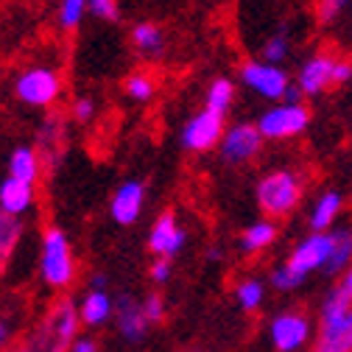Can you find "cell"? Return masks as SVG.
Listing matches in <instances>:
<instances>
[{
  "mask_svg": "<svg viewBox=\"0 0 352 352\" xmlns=\"http://www.w3.org/2000/svg\"><path fill=\"white\" fill-rule=\"evenodd\" d=\"M39 280L51 291H67L78 277V260L70 243V235L51 224L39 235Z\"/></svg>",
  "mask_w": 352,
  "mask_h": 352,
  "instance_id": "6da1fadb",
  "label": "cell"
},
{
  "mask_svg": "<svg viewBox=\"0 0 352 352\" xmlns=\"http://www.w3.org/2000/svg\"><path fill=\"white\" fill-rule=\"evenodd\" d=\"M302 196H305V179L296 168H272L254 185L257 207L269 218L291 215L302 204Z\"/></svg>",
  "mask_w": 352,
  "mask_h": 352,
  "instance_id": "7a4b0ae2",
  "label": "cell"
},
{
  "mask_svg": "<svg viewBox=\"0 0 352 352\" xmlns=\"http://www.w3.org/2000/svg\"><path fill=\"white\" fill-rule=\"evenodd\" d=\"M314 352H352V299L330 288L319 307Z\"/></svg>",
  "mask_w": 352,
  "mask_h": 352,
  "instance_id": "3957f363",
  "label": "cell"
},
{
  "mask_svg": "<svg viewBox=\"0 0 352 352\" xmlns=\"http://www.w3.org/2000/svg\"><path fill=\"white\" fill-rule=\"evenodd\" d=\"M65 93V78L54 65H28L12 81V96L28 109H51Z\"/></svg>",
  "mask_w": 352,
  "mask_h": 352,
  "instance_id": "277c9868",
  "label": "cell"
},
{
  "mask_svg": "<svg viewBox=\"0 0 352 352\" xmlns=\"http://www.w3.org/2000/svg\"><path fill=\"white\" fill-rule=\"evenodd\" d=\"M81 330V319H78V305L73 299H59L51 314L31 338H28V352H67V346L73 344V338Z\"/></svg>",
  "mask_w": 352,
  "mask_h": 352,
  "instance_id": "5b68a950",
  "label": "cell"
},
{
  "mask_svg": "<svg viewBox=\"0 0 352 352\" xmlns=\"http://www.w3.org/2000/svg\"><path fill=\"white\" fill-rule=\"evenodd\" d=\"M260 129L263 140L272 143H285L294 140L299 135H305L311 129V109L305 104H288V101H277L274 107H269L254 123Z\"/></svg>",
  "mask_w": 352,
  "mask_h": 352,
  "instance_id": "8992f818",
  "label": "cell"
},
{
  "mask_svg": "<svg viewBox=\"0 0 352 352\" xmlns=\"http://www.w3.org/2000/svg\"><path fill=\"white\" fill-rule=\"evenodd\" d=\"M238 81L241 87L263 101H283L285 98V90L291 87V76L283 65H269L263 59H252V62H243L241 70H238Z\"/></svg>",
  "mask_w": 352,
  "mask_h": 352,
  "instance_id": "52a82bcc",
  "label": "cell"
},
{
  "mask_svg": "<svg viewBox=\"0 0 352 352\" xmlns=\"http://www.w3.org/2000/svg\"><path fill=\"white\" fill-rule=\"evenodd\" d=\"M224 129H227V115H218V112L204 107L182 123L179 143L190 154H207V151L218 148V143L224 138Z\"/></svg>",
  "mask_w": 352,
  "mask_h": 352,
  "instance_id": "ba28073f",
  "label": "cell"
},
{
  "mask_svg": "<svg viewBox=\"0 0 352 352\" xmlns=\"http://www.w3.org/2000/svg\"><path fill=\"white\" fill-rule=\"evenodd\" d=\"M269 341L277 352H302L314 341L316 327L305 311H280L269 322Z\"/></svg>",
  "mask_w": 352,
  "mask_h": 352,
  "instance_id": "9c48e42d",
  "label": "cell"
},
{
  "mask_svg": "<svg viewBox=\"0 0 352 352\" xmlns=\"http://www.w3.org/2000/svg\"><path fill=\"white\" fill-rule=\"evenodd\" d=\"M263 135L254 123H232L224 129V138L218 143V160L224 165H232V168H241L252 160L260 157L263 151Z\"/></svg>",
  "mask_w": 352,
  "mask_h": 352,
  "instance_id": "30bf717a",
  "label": "cell"
},
{
  "mask_svg": "<svg viewBox=\"0 0 352 352\" xmlns=\"http://www.w3.org/2000/svg\"><path fill=\"white\" fill-rule=\"evenodd\" d=\"M148 252L154 257H162V260H173L179 257L188 246V230L182 227L179 215L173 210H165L154 218V224L148 230V241H146Z\"/></svg>",
  "mask_w": 352,
  "mask_h": 352,
  "instance_id": "8fae6325",
  "label": "cell"
},
{
  "mask_svg": "<svg viewBox=\"0 0 352 352\" xmlns=\"http://www.w3.org/2000/svg\"><path fill=\"white\" fill-rule=\"evenodd\" d=\"M336 65H338V56L330 54V51H316L311 54L296 70V78L294 84L302 90L305 98H316L322 93H327L330 87H336Z\"/></svg>",
  "mask_w": 352,
  "mask_h": 352,
  "instance_id": "7c38bea8",
  "label": "cell"
},
{
  "mask_svg": "<svg viewBox=\"0 0 352 352\" xmlns=\"http://www.w3.org/2000/svg\"><path fill=\"white\" fill-rule=\"evenodd\" d=\"M327 257H330V232H311L294 243L291 254L285 257V266L307 280L316 272H324Z\"/></svg>",
  "mask_w": 352,
  "mask_h": 352,
  "instance_id": "4fadbf2b",
  "label": "cell"
},
{
  "mask_svg": "<svg viewBox=\"0 0 352 352\" xmlns=\"http://www.w3.org/2000/svg\"><path fill=\"white\" fill-rule=\"evenodd\" d=\"M148 188L143 179H126L112 190L109 199V218L118 227H131L140 221V215L146 210Z\"/></svg>",
  "mask_w": 352,
  "mask_h": 352,
  "instance_id": "5bb4252c",
  "label": "cell"
},
{
  "mask_svg": "<svg viewBox=\"0 0 352 352\" xmlns=\"http://www.w3.org/2000/svg\"><path fill=\"white\" fill-rule=\"evenodd\" d=\"M34 148L39 151V160H42L45 168H56L65 160V151H67V120L59 112H51L45 120L39 123Z\"/></svg>",
  "mask_w": 352,
  "mask_h": 352,
  "instance_id": "9a60e30c",
  "label": "cell"
},
{
  "mask_svg": "<svg viewBox=\"0 0 352 352\" xmlns=\"http://www.w3.org/2000/svg\"><path fill=\"white\" fill-rule=\"evenodd\" d=\"M112 322L118 327V336L123 341H129V344H143L148 330H151V324H148V319L143 314L140 299L126 296V294L115 299V316H112Z\"/></svg>",
  "mask_w": 352,
  "mask_h": 352,
  "instance_id": "2e32d148",
  "label": "cell"
},
{
  "mask_svg": "<svg viewBox=\"0 0 352 352\" xmlns=\"http://www.w3.org/2000/svg\"><path fill=\"white\" fill-rule=\"evenodd\" d=\"M76 305H78L81 327H90V330L104 327L115 316V296L109 291H101V288H90Z\"/></svg>",
  "mask_w": 352,
  "mask_h": 352,
  "instance_id": "e0dca14e",
  "label": "cell"
},
{
  "mask_svg": "<svg viewBox=\"0 0 352 352\" xmlns=\"http://www.w3.org/2000/svg\"><path fill=\"white\" fill-rule=\"evenodd\" d=\"M36 204V185L14 179V176H3L0 179V210L9 215H28Z\"/></svg>",
  "mask_w": 352,
  "mask_h": 352,
  "instance_id": "ac0fdd59",
  "label": "cell"
},
{
  "mask_svg": "<svg viewBox=\"0 0 352 352\" xmlns=\"http://www.w3.org/2000/svg\"><path fill=\"white\" fill-rule=\"evenodd\" d=\"M341 210H344V193L336 188L322 190L314 199L311 212H307V227H311V232H330L338 221Z\"/></svg>",
  "mask_w": 352,
  "mask_h": 352,
  "instance_id": "d6986e66",
  "label": "cell"
},
{
  "mask_svg": "<svg viewBox=\"0 0 352 352\" xmlns=\"http://www.w3.org/2000/svg\"><path fill=\"white\" fill-rule=\"evenodd\" d=\"M277 238H280V227H277L274 218H260V221H254L243 230L238 243H241L243 254H263L277 243Z\"/></svg>",
  "mask_w": 352,
  "mask_h": 352,
  "instance_id": "ffe728a7",
  "label": "cell"
},
{
  "mask_svg": "<svg viewBox=\"0 0 352 352\" xmlns=\"http://www.w3.org/2000/svg\"><path fill=\"white\" fill-rule=\"evenodd\" d=\"M42 170H45V165H42L39 151L34 146H14L12 148V154H9V176L36 185L42 179Z\"/></svg>",
  "mask_w": 352,
  "mask_h": 352,
  "instance_id": "44dd1931",
  "label": "cell"
},
{
  "mask_svg": "<svg viewBox=\"0 0 352 352\" xmlns=\"http://www.w3.org/2000/svg\"><path fill=\"white\" fill-rule=\"evenodd\" d=\"M352 263V227H333L330 230V257L324 274L338 277Z\"/></svg>",
  "mask_w": 352,
  "mask_h": 352,
  "instance_id": "7402d4cb",
  "label": "cell"
},
{
  "mask_svg": "<svg viewBox=\"0 0 352 352\" xmlns=\"http://www.w3.org/2000/svg\"><path fill=\"white\" fill-rule=\"evenodd\" d=\"M165 31L157 23H138L131 28V45L143 59H160L165 54Z\"/></svg>",
  "mask_w": 352,
  "mask_h": 352,
  "instance_id": "603a6c76",
  "label": "cell"
},
{
  "mask_svg": "<svg viewBox=\"0 0 352 352\" xmlns=\"http://www.w3.org/2000/svg\"><path fill=\"white\" fill-rule=\"evenodd\" d=\"M266 294H269V283L263 277H252V274L241 277L235 283V291H232L235 305L241 307L243 314H257L263 307V302H266Z\"/></svg>",
  "mask_w": 352,
  "mask_h": 352,
  "instance_id": "cb8c5ba5",
  "label": "cell"
},
{
  "mask_svg": "<svg viewBox=\"0 0 352 352\" xmlns=\"http://www.w3.org/2000/svg\"><path fill=\"white\" fill-rule=\"evenodd\" d=\"M235 96H238L235 81L227 78V76H218V78H212V81L207 84L204 107L212 109V112H218V115H227V112L232 109V104H235Z\"/></svg>",
  "mask_w": 352,
  "mask_h": 352,
  "instance_id": "d4e9b609",
  "label": "cell"
},
{
  "mask_svg": "<svg viewBox=\"0 0 352 352\" xmlns=\"http://www.w3.org/2000/svg\"><path fill=\"white\" fill-rule=\"evenodd\" d=\"M23 235H25V224H23V218L9 215V212L0 210V266L12 260V254L17 252V246H20Z\"/></svg>",
  "mask_w": 352,
  "mask_h": 352,
  "instance_id": "484cf974",
  "label": "cell"
},
{
  "mask_svg": "<svg viewBox=\"0 0 352 352\" xmlns=\"http://www.w3.org/2000/svg\"><path fill=\"white\" fill-rule=\"evenodd\" d=\"M123 93L138 104H148L157 96V78L148 70H135L123 78Z\"/></svg>",
  "mask_w": 352,
  "mask_h": 352,
  "instance_id": "4316f807",
  "label": "cell"
},
{
  "mask_svg": "<svg viewBox=\"0 0 352 352\" xmlns=\"http://www.w3.org/2000/svg\"><path fill=\"white\" fill-rule=\"evenodd\" d=\"M87 12H90V9H87V0H59V6H56V25L62 31H76L84 23Z\"/></svg>",
  "mask_w": 352,
  "mask_h": 352,
  "instance_id": "83f0119b",
  "label": "cell"
},
{
  "mask_svg": "<svg viewBox=\"0 0 352 352\" xmlns=\"http://www.w3.org/2000/svg\"><path fill=\"white\" fill-rule=\"evenodd\" d=\"M288 54H291V39L285 31H274L260 48V59L269 65H283L288 59Z\"/></svg>",
  "mask_w": 352,
  "mask_h": 352,
  "instance_id": "f1b7e54d",
  "label": "cell"
},
{
  "mask_svg": "<svg viewBox=\"0 0 352 352\" xmlns=\"http://www.w3.org/2000/svg\"><path fill=\"white\" fill-rule=\"evenodd\" d=\"M302 283H305V277H299L294 269L285 266V263H280V266H274L269 272V285L274 291H280V294H291V291L302 288Z\"/></svg>",
  "mask_w": 352,
  "mask_h": 352,
  "instance_id": "f546056e",
  "label": "cell"
},
{
  "mask_svg": "<svg viewBox=\"0 0 352 352\" xmlns=\"http://www.w3.org/2000/svg\"><path fill=\"white\" fill-rule=\"evenodd\" d=\"M140 305H143V314H146V319H148L151 327L165 322V316H168V302H165V296H162L160 291L146 294V296L140 299Z\"/></svg>",
  "mask_w": 352,
  "mask_h": 352,
  "instance_id": "4dcf8cb0",
  "label": "cell"
},
{
  "mask_svg": "<svg viewBox=\"0 0 352 352\" xmlns=\"http://www.w3.org/2000/svg\"><path fill=\"white\" fill-rule=\"evenodd\" d=\"M96 115H98V104H96V98H90V96H78V98L70 104V118H73L78 126L93 123Z\"/></svg>",
  "mask_w": 352,
  "mask_h": 352,
  "instance_id": "1f68e13d",
  "label": "cell"
},
{
  "mask_svg": "<svg viewBox=\"0 0 352 352\" xmlns=\"http://www.w3.org/2000/svg\"><path fill=\"white\" fill-rule=\"evenodd\" d=\"M349 6H352V0H316V14H319V23H322V25L336 23V20H338Z\"/></svg>",
  "mask_w": 352,
  "mask_h": 352,
  "instance_id": "d6a6232c",
  "label": "cell"
},
{
  "mask_svg": "<svg viewBox=\"0 0 352 352\" xmlns=\"http://www.w3.org/2000/svg\"><path fill=\"white\" fill-rule=\"evenodd\" d=\"M87 9L93 12V17H98V20H107V23H115V20L120 17L118 0H87Z\"/></svg>",
  "mask_w": 352,
  "mask_h": 352,
  "instance_id": "836d02e7",
  "label": "cell"
},
{
  "mask_svg": "<svg viewBox=\"0 0 352 352\" xmlns=\"http://www.w3.org/2000/svg\"><path fill=\"white\" fill-rule=\"evenodd\" d=\"M170 277H173V260L154 257V263L148 266V280H151L154 285H165Z\"/></svg>",
  "mask_w": 352,
  "mask_h": 352,
  "instance_id": "e575fe53",
  "label": "cell"
},
{
  "mask_svg": "<svg viewBox=\"0 0 352 352\" xmlns=\"http://www.w3.org/2000/svg\"><path fill=\"white\" fill-rule=\"evenodd\" d=\"M67 352H101V344H98L93 336L78 333V336L73 338V344L67 346Z\"/></svg>",
  "mask_w": 352,
  "mask_h": 352,
  "instance_id": "d590c367",
  "label": "cell"
},
{
  "mask_svg": "<svg viewBox=\"0 0 352 352\" xmlns=\"http://www.w3.org/2000/svg\"><path fill=\"white\" fill-rule=\"evenodd\" d=\"M346 299H352V263H349V266L338 274V285H336Z\"/></svg>",
  "mask_w": 352,
  "mask_h": 352,
  "instance_id": "8d00e7d4",
  "label": "cell"
},
{
  "mask_svg": "<svg viewBox=\"0 0 352 352\" xmlns=\"http://www.w3.org/2000/svg\"><path fill=\"white\" fill-rule=\"evenodd\" d=\"M283 101H288V104H302L305 101V96H302V90H299V87L291 81V87H288V90H285V98Z\"/></svg>",
  "mask_w": 352,
  "mask_h": 352,
  "instance_id": "74e56055",
  "label": "cell"
},
{
  "mask_svg": "<svg viewBox=\"0 0 352 352\" xmlns=\"http://www.w3.org/2000/svg\"><path fill=\"white\" fill-rule=\"evenodd\" d=\"M9 341H12V327H9V322L3 316H0V349H3Z\"/></svg>",
  "mask_w": 352,
  "mask_h": 352,
  "instance_id": "f35d334b",
  "label": "cell"
},
{
  "mask_svg": "<svg viewBox=\"0 0 352 352\" xmlns=\"http://www.w3.org/2000/svg\"><path fill=\"white\" fill-rule=\"evenodd\" d=\"M107 285H109V277H107L104 272H96V274L90 277V288H101V291H107Z\"/></svg>",
  "mask_w": 352,
  "mask_h": 352,
  "instance_id": "ab89813d",
  "label": "cell"
},
{
  "mask_svg": "<svg viewBox=\"0 0 352 352\" xmlns=\"http://www.w3.org/2000/svg\"><path fill=\"white\" fill-rule=\"evenodd\" d=\"M204 260H207V263H218V260H224V249H221V246H210V249L204 252Z\"/></svg>",
  "mask_w": 352,
  "mask_h": 352,
  "instance_id": "60d3db41",
  "label": "cell"
},
{
  "mask_svg": "<svg viewBox=\"0 0 352 352\" xmlns=\"http://www.w3.org/2000/svg\"><path fill=\"white\" fill-rule=\"evenodd\" d=\"M188 352H207V349H188Z\"/></svg>",
  "mask_w": 352,
  "mask_h": 352,
  "instance_id": "b9f144b4",
  "label": "cell"
}]
</instances>
